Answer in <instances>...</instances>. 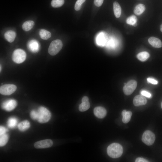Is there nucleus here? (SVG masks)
Returning a JSON list of instances; mask_svg holds the SVG:
<instances>
[{"label": "nucleus", "instance_id": "nucleus-16", "mask_svg": "<svg viewBox=\"0 0 162 162\" xmlns=\"http://www.w3.org/2000/svg\"><path fill=\"white\" fill-rule=\"evenodd\" d=\"M4 37L9 42L12 43L16 37V33L14 31H7L4 34Z\"/></svg>", "mask_w": 162, "mask_h": 162}, {"label": "nucleus", "instance_id": "nucleus-18", "mask_svg": "<svg viewBox=\"0 0 162 162\" xmlns=\"http://www.w3.org/2000/svg\"><path fill=\"white\" fill-rule=\"evenodd\" d=\"M118 45V42L114 38L111 37L109 38L106 45V47L110 49H114L116 48Z\"/></svg>", "mask_w": 162, "mask_h": 162}, {"label": "nucleus", "instance_id": "nucleus-15", "mask_svg": "<svg viewBox=\"0 0 162 162\" xmlns=\"http://www.w3.org/2000/svg\"><path fill=\"white\" fill-rule=\"evenodd\" d=\"M148 41V43L153 47L160 48L162 46V43L159 38L154 37L149 38Z\"/></svg>", "mask_w": 162, "mask_h": 162}, {"label": "nucleus", "instance_id": "nucleus-12", "mask_svg": "<svg viewBox=\"0 0 162 162\" xmlns=\"http://www.w3.org/2000/svg\"><path fill=\"white\" fill-rule=\"evenodd\" d=\"M147 100L145 97L142 95L136 96L133 99V104L136 106L143 105L147 103Z\"/></svg>", "mask_w": 162, "mask_h": 162}, {"label": "nucleus", "instance_id": "nucleus-10", "mask_svg": "<svg viewBox=\"0 0 162 162\" xmlns=\"http://www.w3.org/2000/svg\"><path fill=\"white\" fill-rule=\"evenodd\" d=\"M52 144L51 140L46 139L36 142L34 144V147L37 148H48L51 147Z\"/></svg>", "mask_w": 162, "mask_h": 162}, {"label": "nucleus", "instance_id": "nucleus-29", "mask_svg": "<svg viewBox=\"0 0 162 162\" xmlns=\"http://www.w3.org/2000/svg\"><path fill=\"white\" fill-rule=\"evenodd\" d=\"M86 0H77L75 5V10L76 11L80 10L81 8L82 4Z\"/></svg>", "mask_w": 162, "mask_h": 162}, {"label": "nucleus", "instance_id": "nucleus-2", "mask_svg": "<svg viewBox=\"0 0 162 162\" xmlns=\"http://www.w3.org/2000/svg\"><path fill=\"white\" fill-rule=\"evenodd\" d=\"M37 111V120L39 123H43L47 122L50 119L51 114L50 111L43 106L39 108Z\"/></svg>", "mask_w": 162, "mask_h": 162}, {"label": "nucleus", "instance_id": "nucleus-5", "mask_svg": "<svg viewBox=\"0 0 162 162\" xmlns=\"http://www.w3.org/2000/svg\"><path fill=\"white\" fill-rule=\"evenodd\" d=\"M155 139V136L152 132L149 130L144 132L142 137V141L148 146L152 145Z\"/></svg>", "mask_w": 162, "mask_h": 162}, {"label": "nucleus", "instance_id": "nucleus-31", "mask_svg": "<svg viewBox=\"0 0 162 162\" xmlns=\"http://www.w3.org/2000/svg\"><path fill=\"white\" fill-rule=\"evenodd\" d=\"M147 81L148 83L154 85H156L158 83V81L157 80L151 77L147 78Z\"/></svg>", "mask_w": 162, "mask_h": 162}, {"label": "nucleus", "instance_id": "nucleus-6", "mask_svg": "<svg viewBox=\"0 0 162 162\" xmlns=\"http://www.w3.org/2000/svg\"><path fill=\"white\" fill-rule=\"evenodd\" d=\"M17 87L14 85L5 84L0 87L1 94L4 95H9L14 93L16 90Z\"/></svg>", "mask_w": 162, "mask_h": 162}, {"label": "nucleus", "instance_id": "nucleus-8", "mask_svg": "<svg viewBox=\"0 0 162 162\" xmlns=\"http://www.w3.org/2000/svg\"><path fill=\"white\" fill-rule=\"evenodd\" d=\"M137 85L136 81L134 80L129 81L125 84L123 88L124 94L127 95L131 94L136 88Z\"/></svg>", "mask_w": 162, "mask_h": 162}, {"label": "nucleus", "instance_id": "nucleus-35", "mask_svg": "<svg viewBox=\"0 0 162 162\" xmlns=\"http://www.w3.org/2000/svg\"><path fill=\"white\" fill-rule=\"evenodd\" d=\"M135 162H149V161L143 158L139 157L136 159Z\"/></svg>", "mask_w": 162, "mask_h": 162}, {"label": "nucleus", "instance_id": "nucleus-3", "mask_svg": "<svg viewBox=\"0 0 162 162\" xmlns=\"http://www.w3.org/2000/svg\"><path fill=\"white\" fill-rule=\"evenodd\" d=\"M62 46V42L60 40H53L49 46L48 50L49 53L52 56L56 55L61 50Z\"/></svg>", "mask_w": 162, "mask_h": 162}, {"label": "nucleus", "instance_id": "nucleus-22", "mask_svg": "<svg viewBox=\"0 0 162 162\" xmlns=\"http://www.w3.org/2000/svg\"><path fill=\"white\" fill-rule=\"evenodd\" d=\"M39 34L40 38L44 40H47L50 38L51 35L50 32L44 29L40 30Z\"/></svg>", "mask_w": 162, "mask_h": 162}, {"label": "nucleus", "instance_id": "nucleus-26", "mask_svg": "<svg viewBox=\"0 0 162 162\" xmlns=\"http://www.w3.org/2000/svg\"><path fill=\"white\" fill-rule=\"evenodd\" d=\"M8 135L6 133L0 135V146H4L7 142L8 140Z\"/></svg>", "mask_w": 162, "mask_h": 162}, {"label": "nucleus", "instance_id": "nucleus-21", "mask_svg": "<svg viewBox=\"0 0 162 162\" xmlns=\"http://www.w3.org/2000/svg\"><path fill=\"white\" fill-rule=\"evenodd\" d=\"M114 13L115 16L118 18L120 17L121 13V8L120 5L116 2H115L113 4Z\"/></svg>", "mask_w": 162, "mask_h": 162}, {"label": "nucleus", "instance_id": "nucleus-30", "mask_svg": "<svg viewBox=\"0 0 162 162\" xmlns=\"http://www.w3.org/2000/svg\"><path fill=\"white\" fill-rule=\"evenodd\" d=\"M31 118L33 120H36L37 118V111L35 110L31 111L30 113Z\"/></svg>", "mask_w": 162, "mask_h": 162}, {"label": "nucleus", "instance_id": "nucleus-32", "mask_svg": "<svg viewBox=\"0 0 162 162\" xmlns=\"http://www.w3.org/2000/svg\"><path fill=\"white\" fill-rule=\"evenodd\" d=\"M141 95L148 98H150L152 97V95L150 93L145 90L141 91Z\"/></svg>", "mask_w": 162, "mask_h": 162}, {"label": "nucleus", "instance_id": "nucleus-13", "mask_svg": "<svg viewBox=\"0 0 162 162\" xmlns=\"http://www.w3.org/2000/svg\"><path fill=\"white\" fill-rule=\"evenodd\" d=\"M90 107L88 98L86 96H84L82 99V103L79 106V110L81 112L85 111L88 110Z\"/></svg>", "mask_w": 162, "mask_h": 162}, {"label": "nucleus", "instance_id": "nucleus-20", "mask_svg": "<svg viewBox=\"0 0 162 162\" xmlns=\"http://www.w3.org/2000/svg\"><path fill=\"white\" fill-rule=\"evenodd\" d=\"M34 25V21L32 20H28L22 24V29L25 31L27 32L31 30Z\"/></svg>", "mask_w": 162, "mask_h": 162}, {"label": "nucleus", "instance_id": "nucleus-27", "mask_svg": "<svg viewBox=\"0 0 162 162\" xmlns=\"http://www.w3.org/2000/svg\"><path fill=\"white\" fill-rule=\"evenodd\" d=\"M137 21L136 17L134 15H132L127 18L126 22L127 24L133 26L134 24L136 23Z\"/></svg>", "mask_w": 162, "mask_h": 162}, {"label": "nucleus", "instance_id": "nucleus-23", "mask_svg": "<svg viewBox=\"0 0 162 162\" xmlns=\"http://www.w3.org/2000/svg\"><path fill=\"white\" fill-rule=\"evenodd\" d=\"M146 7L143 4H140L135 7L134 9V13L137 15H140L142 14L145 10Z\"/></svg>", "mask_w": 162, "mask_h": 162}, {"label": "nucleus", "instance_id": "nucleus-34", "mask_svg": "<svg viewBox=\"0 0 162 162\" xmlns=\"http://www.w3.org/2000/svg\"><path fill=\"white\" fill-rule=\"evenodd\" d=\"M104 0H94V4L97 7L100 6L102 4Z\"/></svg>", "mask_w": 162, "mask_h": 162}, {"label": "nucleus", "instance_id": "nucleus-37", "mask_svg": "<svg viewBox=\"0 0 162 162\" xmlns=\"http://www.w3.org/2000/svg\"><path fill=\"white\" fill-rule=\"evenodd\" d=\"M137 26V23H135V24H134L133 25V26H134V27H136V26Z\"/></svg>", "mask_w": 162, "mask_h": 162}, {"label": "nucleus", "instance_id": "nucleus-28", "mask_svg": "<svg viewBox=\"0 0 162 162\" xmlns=\"http://www.w3.org/2000/svg\"><path fill=\"white\" fill-rule=\"evenodd\" d=\"M64 3V0H52L51 5L53 8H58L62 6Z\"/></svg>", "mask_w": 162, "mask_h": 162}, {"label": "nucleus", "instance_id": "nucleus-25", "mask_svg": "<svg viewBox=\"0 0 162 162\" xmlns=\"http://www.w3.org/2000/svg\"><path fill=\"white\" fill-rule=\"evenodd\" d=\"M17 119L15 117H11L9 118L7 121V125L10 128H14L17 124Z\"/></svg>", "mask_w": 162, "mask_h": 162}, {"label": "nucleus", "instance_id": "nucleus-36", "mask_svg": "<svg viewBox=\"0 0 162 162\" xmlns=\"http://www.w3.org/2000/svg\"><path fill=\"white\" fill-rule=\"evenodd\" d=\"M160 31L162 32V24L161 25L160 28Z\"/></svg>", "mask_w": 162, "mask_h": 162}, {"label": "nucleus", "instance_id": "nucleus-9", "mask_svg": "<svg viewBox=\"0 0 162 162\" xmlns=\"http://www.w3.org/2000/svg\"><path fill=\"white\" fill-rule=\"evenodd\" d=\"M17 104L16 101L13 99H10L4 101L2 105V108L8 111L13 110Z\"/></svg>", "mask_w": 162, "mask_h": 162}, {"label": "nucleus", "instance_id": "nucleus-38", "mask_svg": "<svg viewBox=\"0 0 162 162\" xmlns=\"http://www.w3.org/2000/svg\"><path fill=\"white\" fill-rule=\"evenodd\" d=\"M161 108L162 109V102L161 104Z\"/></svg>", "mask_w": 162, "mask_h": 162}, {"label": "nucleus", "instance_id": "nucleus-33", "mask_svg": "<svg viewBox=\"0 0 162 162\" xmlns=\"http://www.w3.org/2000/svg\"><path fill=\"white\" fill-rule=\"evenodd\" d=\"M8 131V129L5 127L1 126L0 127V135L5 134Z\"/></svg>", "mask_w": 162, "mask_h": 162}, {"label": "nucleus", "instance_id": "nucleus-19", "mask_svg": "<svg viewBox=\"0 0 162 162\" xmlns=\"http://www.w3.org/2000/svg\"><path fill=\"white\" fill-rule=\"evenodd\" d=\"M18 128L21 131H23L27 130L30 126V124L28 120H24L18 124Z\"/></svg>", "mask_w": 162, "mask_h": 162}, {"label": "nucleus", "instance_id": "nucleus-1", "mask_svg": "<svg viewBox=\"0 0 162 162\" xmlns=\"http://www.w3.org/2000/svg\"><path fill=\"white\" fill-rule=\"evenodd\" d=\"M108 155L112 158H117L122 154L123 149L122 146L119 144L113 143L110 144L107 149Z\"/></svg>", "mask_w": 162, "mask_h": 162}, {"label": "nucleus", "instance_id": "nucleus-11", "mask_svg": "<svg viewBox=\"0 0 162 162\" xmlns=\"http://www.w3.org/2000/svg\"><path fill=\"white\" fill-rule=\"evenodd\" d=\"M27 47L30 51L35 53L38 52L39 50L40 45L37 40L33 39L30 40L28 42Z\"/></svg>", "mask_w": 162, "mask_h": 162}, {"label": "nucleus", "instance_id": "nucleus-7", "mask_svg": "<svg viewBox=\"0 0 162 162\" xmlns=\"http://www.w3.org/2000/svg\"><path fill=\"white\" fill-rule=\"evenodd\" d=\"M109 39V34L105 32L99 33L97 35L96 41L97 44L101 46H106Z\"/></svg>", "mask_w": 162, "mask_h": 162}, {"label": "nucleus", "instance_id": "nucleus-17", "mask_svg": "<svg viewBox=\"0 0 162 162\" xmlns=\"http://www.w3.org/2000/svg\"><path fill=\"white\" fill-rule=\"evenodd\" d=\"M122 116L123 122L124 123L128 122L132 116V112L130 111H127L126 110H124L122 112Z\"/></svg>", "mask_w": 162, "mask_h": 162}, {"label": "nucleus", "instance_id": "nucleus-4", "mask_svg": "<svg viewBox=\"0 0 162 162\" xmlns=\"http://www.w3.org/2000/svg\"><path fill=\"white\" fill-rule=\"evenodd\" d=\"M26 56V53L24 50L21 49H18L13 52L12 58L14 62L20 64L25 61Z\"/></svg>", "mask_w": 162, "mask_h": 162}, {"label": "nucleus", "instance_id": "nucleus-14", "mask_svg": "<svg viewBox=\"0 0 162 162\" xmlns=\"http://www.w3.org/2000/svg\"><path fill=\"white\" fill-rule=\"evenodd\" d=\"M94 115L99 118H102L105 116L106 114V110L102 106H97L94 110Z\"/></svg>", "mask_w": 162, "mask_h": 162}, {"label": "nucleus", "instance_id": "nucleus-24", "mask_svg": "<svg viewBox=\"0 0 162 162\" xmlns=\"http://www.w3.org/2000/svg\"><path fill=\"white\" fill-rule=\"evenodd\" d=\"M150 55L148 52L146 51L140 52L137 55V58L140 61L144 62L146 61L149 57Z\"/></svg>", "mask_w": 162, "mask_h": 162}]
</instances>
